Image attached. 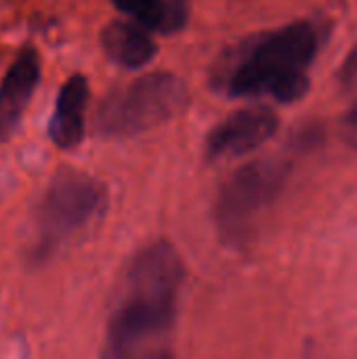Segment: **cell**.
Segmentation results:
<instances>
[{"label": "cell", "instance_id": "obj_6", "mask_svg": "<svg viewBox=\"0 0 357 359\" xmlns=\"http://www.w3.org/2000/svg\"><path fill=\"white\" fill-rule=\"evenodd\" d=\"M278 116L269 107H246L219 122L206 137V158L227 160L255 151L278 130Z\"/></svg>", "mask_w": 357, "mask_h": 359}, {"label": "cell", "instance_id": "obj_1", "mask_svg": "<svg viewBox=\"0 0 357 359\" xmlns=\"http://www.w3.org/2000/svg\"><path fill=\"white\" fill-rule=\"evenodd\" d=\"M185 267L168 242L141 248L126 265L105 332V355H160L177 320Z\"/></svg>", "mask_w": 357, "mask_h": 359}, {"label": "cell", "instance_id": "obj_5", "mask_svg": "<svg viewBox=\"0 0 357 359\" xmlns=\"http://www.w3.org/2000/svg\"><path fill=\"white\" fill-rule=\"evenodd\" d=\"M290 164L282 160H257L240 168L221 189L217 200V225L227 242L246 238L255 219L278 198Z\"/></svg>", "mask_w": 357, "mask_h": 359}, {"label": "cell", "instance_id": "obj_11", "mask_svg": "<svg viewBox=\"0 0 357 359\" xmlns=\"http://www.w3.org/2000/svg\"><path fill=\"white\" fill-rule=\"evenodd\" d=\"M339 80L345 88H353L357 86V46L347 55V59L343 61L341 69H339Z\"/></svg>", "mask_w": 357, "mask_h": 359}, {"label": "cell", "instance_id": "obj_8", "mask_svg": "<svg viewBox=\"0 0 357 359\" xmlns=\"http://www.w3.org/2000/svg\"><path fill=\"white\" fill-rule=\"evenodd\" d=\"M88 103V80L82 74H74L61 86L55 114L48 122V137L61 149L76 147L84 137V109Z\"/></svg>", "mask_w": 357, "mask_h": 359}, {"label": "cell", "instance_id": "obj_9", "mask_svg": "<svg viewBox=\"0 0 357 359\" xmlns=\"http://www.w3.org/2000/svg\"><path fill=\"white\" fill-rule=\"evenodd\" d=\"M147 32L149 29L139 23L112 21L101 32V46L116 65L126 69H141L158 53V44Z\"/></svg>", "mask_w": 357, "mask_h": 359}, {"label": "cell", "instance_id": "obj_10", "mask_svg": "<svg viewBox=\"0 0 357 359\" xmlns=\"http://www.w3.org/2000/svg\"><path fill=\"white\" fill-rule=\"evenodd\" d=\"M118 11L133 17L139 25L158 34H175L185 27L187 0H112Z\"/></svg>", "mask_w": 357, "mask_h": 359}, {"label": "cell", "instance_id": "obj_7", "mask_svg": "<svg viewBox=\"0 0 357 359\" xmlns=\"http://www.w3.org/2000/svg\"><path fill=\"white\" fill-rule=\"evenodd\" d=\"M38 82L40 57L34 48H25L0 82V141L8 139L17 130Z\"/></svg>", "mask_w": 357, "mask_h": 359}, {"label": "cell", "instance_id": "obj_3", "mask_svg": "<svg viewBox=\"0 0 357 359\" xmlns=\"http://www.w3.org/2000/svg\"><path fill=\"white\" fill-rule=\"evenodd\" d=\"M187 99V84L179 76L170 72L147 74L116 88L101 101L95 128L103 137H137L179 116Z\"/></svg>", "mask_w": 357, "mask_h": 359}, {"label": "cell", "instance_id": "obj_4", "mask_svg": "<svg viewBox=\"0 0 357 359\" xmlns=\"http://www.w3.org/2000/svg\"><path fill=\"white\" fill-rule=\"evenodd\" d=\"M105 208V189L90 175L78 170L59 172L38 206L36 257L44 259L67 240L99 221Z\"/></svg>", "mask_w": 357, "mask_h": 359}, {"label": "cell", "instance_id": "obj_12", "mask_svg": "<svg viewBox=\"0 0 357 359\" xmlns=\"http://www.w3.org/2000/svg\"><path fill=\"white\" fill-rule=\"evenodd\" d=\"M341 137L347 145L357 147V99L341 122Z\"/></svg>", "mask_w": 357, "mask_h": 359}, {"label": "cell", "instance_id": "obj_2", "mask_svg": "<svg viewBox=\"0 0 357 359\" xmlns=\"http://www.w3.org/2000/svg\"><path fill=\"white\" fill-rule=\"evenodd\" d=\"M320 50V32L311 21H295L250 38L223 57L215 74L229 97H271L292 103L307 95V69Z\"/></svg>", "mask_w": 357, "mask_h": 359}]
</instances>
